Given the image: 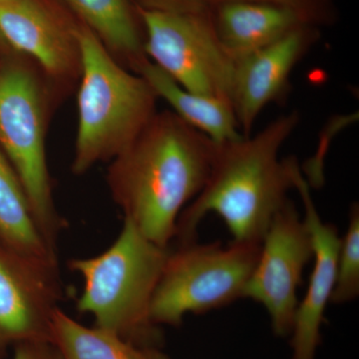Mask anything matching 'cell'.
Here are the masks:
<instances>
[{"label": "cell", "instance_id": "obj_1", "mask_svg": "<svg viewBox=\"0 0 359 359\" xmlns=\"http://www.w3.org/2000/svg\"><path fill=\"white\" fill-rule=\"evenodd\" d=\"M217 146L174 112L156 113L108 170V186L124 219L148 240L170 247L180 215L204 188Z\"/></svg>", "mask_w": 359, "mask_h": 359}, {"label": "cell", "instance_id": "obj_2", "mask_svg": "<svg viewBox=\"0 0 359 359\" xmlns=\"http://www.w3.org/2000/svg\"><path fill=\"white\" fill-rule=\"evenodd\" d=\"M299 122V113H290L257 135L218 143L204 188L180 215L175 237L179 245L196 241L198 226L210 212L223 219L236 242L261 244L294 188L297 160H280V150Z\"/></svg>", "mask_w": 359, "mask_h": 359}, {"label": "cell", "instance_id": "obj_3", "mask_svg": "<svg viewBox=\"0 0 359 359\" xmlns=\"http://www.w3.org/2000/svg\"><path fill=\"white\" fill-rule=\"evenodd\" d=\"M170 247L142 235L129 219L109 249L88 259H73L70 269L83 280L78 311L95 327L141 346L160 347L163 334L151 318V306Z\"/></svg>", "mask_w": 359, "mask_h": 359}, {"label": "cell", "instance_id": "obj_4", "mask_svg": "<svg viewBox=\"0 0 359 359\" xmlns=\"http://www.w3.org/2000/svg\"><path fill=\"white\" fill-rule=\"evenodd\" d=\"M79 50L78 131L72 171L83 175L115 159L156 115V95L143 76L125 69L86 25L73 29Z\"/></svg>", "mask_w": 359, "mask_h": 359}, {"label": "cell", "instance_id": "obj_5", "mask_svg": "<svg viewBox=\"0 0 359 359\" xmlns=\"http://www.w3.org/2000/svg\"><path fill=\"white\" fill-rule=\"evenodd\" d=\"M261 244L196 241L170 250L151 306L157 325L179 327L187 313H204L244 297Z\"/></svg>", "mask_w": 359, "mask_h": 359}, {"label": "cell", "instance_id": "obj_6", "mask_svg": "<svg viewBox=\"0 0 359 359\" xmlns=\"http://www.w3.org/2000/svg\"><path fill=\"white\" fill-rule=\"evenodd\" d=\"M0 147L20 180L44 240L56 252L65 223L52 197L43 100L36 78L23 66L0 71Z\"/></svg>", "mask_w": 359, "mask_h": 359}, {"label": "cell", "instance_id": "obj_7", "mask_svg": "<svg viewBox=\"0 0 359 359\" xmlns=\"http://www.w3.org/2000/svg\"><path fill=\"white\" fill-rule=\"evenodd\" d=\"M140 15L147 33L144 52L154 65L189 91L231 101L236 59L204 11L141 8Z\"/></svg>", "mask_w": 359, "mask_h": 359}, {"label": "cell", "instance_id": "obj_8", "mask_svg": "<svg viewBox=\"0 0 359 359\" xmlns=\"http://www.w3.org/2000/svg\"><path fill=\"white\" fill-rule=\"evenodd\" d=\"M313 257L308 226L294 203L287 200L271 219L259 248V257L244 297L268 311L278 337L292 334L302 273Z\"/></svg>", "mask_w": 359, "mask_h": 359}, {"label": "cell", "instance_id": "obj_9", "mask_svg": "<svg viewBox=\"0 0 359 359\" xmlns=\"http://www.w3.org/2000/svg\"><path fill=\"white\" fill-rule=\"evenodd\" d=\"M62 297L58 261L16 252L0 242V359L23 341H52Z\"/></svg>", "mask_w": 359, "mask_h": 359}, {"label": "cell", "instance_id": "obj_10", "mask_svg": "<svg viewBox=\"0 0 359 359\" xmlns=\"http://www.w3.org/2000/svg\"><path fill=\"white\" fill-rule=\"evenodd\" d=\"M294 188L304 204V219L313 244L314 264L308 290L299 302L292 330V359H314L320 344V327L325 309L332 299L337 278L339 231L332 224L323 223L309 192V185L295 165Z\"/></svg>", "mask_w": 359, "mask_h": 359}, {"label": "cell", "instance_id": "obj_11", "mask_svg": "<svg viewBox=\"0 0 359 359\" xmlns=\"http://www.w3.org/2000/svg\"><path fill=\"white\" fill-rule=\"evenodd\" d=\"M309 43L301 26L268 46L235 58L231 102L243 136H250L259 113L283 95Z\"/></svg>", "mask_w": 359, "mask_h": 359}, {"label": "cell", "instance_id": "obj_12", "mask_svg": "<svg viewBox=\"0 0 359 359\" xmlns=\"http://www.w3.org/2000/svg\"><path fill=\"white\" fill-rule=\"evenodd\" d=\"M0 36L15 50L36 59L52 76H67L80 63L73 30L66 32L39 0L0 4Z\"/></svg>", "mask_w": 359, "mask_h": 359}, {"label": "cell", "instance_id": "obj_13", "mask_svg": "<svg viewBox=\"0 0 359 359\" xmlns=\"http://www.w3.org/2000/svg\"><path fill=\"white\" fill-rule=\"evenodd\" d=\"M215 30L233 57L252 53L301 27L297 9L269 2L231 0L219 2Z\"/></svg>", "mask_w": 359, "mask_h": 359}, {"label": "cell", "instance_id": "obj_14", "mask_svg": "<svg viewBox=\"0 0 359 359\" xmlns=\"http://www.w3.org/2000/svg\"><path fill=\"white\" fill-rule=\"evenodd\" d=\"M138 70L156 95L162 97L172 106L175 114L212 141L224 143L242 138L235 111L228 99L189 91L147 60Z\"/></svg>", "mask_w": 359, "mask_h": 359}, {"label": "cell", "instance_id": "obj_15", "mask_svg": "<svg viewBox=\"0 0 359 359\" xmlns=\"http://www.w3.org/2000/svg\"><path fill=\"white\" fill-rule=\"evenodd\" d=\"M0 242L16 252L58 261L47 245L13 165L0 148Z\"/></svg>", "mask_w": 359, "mask_h": 359}, {"label": "cell", "instance_id": "obj_16", "mask_svg": "<svg viewBox=\"0 0 359 359\" xmlns=\"http://www.w3.org/2000/svg\"><path fill=\"white\" fill-rule=\"evenodd\" d=\"M52 342L63 359H170L159 347L137 346L102 328L85 327L59 308Z\"/></svg>", "mask_w": 359, "mask_h": 359}, {"label": "cell", "instance_id": "obj_17", "mask_svg": "<svg viewBox=\"0 0 359 359\" xmlns=\"http://www.w3.org/2000/svg\"><path fill=\"white\" fill-rule=\"evenodd\" d=\"M89 29L112 50L132 61L137 69L146 61L128 0H65Z\"/></svg>", "mask_w": 359, "mask_h": 359}, {"label": "cell", "instance_id": "obj_18", "mask_svg": "<svg viewBox=\"0 0 359 359\" xmlns=\"http://www.w3.org/2000/svg\"><path fill=\"white\" fill-rule=\"evenodd\" d=\"M359 294V208L351 207L348 228L340 238L337 256V278L330 302L344 304Z\"/></svg>", "mask_w": 359, "mask_h": 359}, {"label": "cell", "instance_id": "obj_19", "mask_svg": "<svg viewBox=\"0 0 359 359\" xmlns=\"http://www.w3.org/2000/svg\"><path fill=\"white\" fill-rule=\"evenodd\" d=\"M13 359H63L57 346L49 340L23 341L14 346Z\"/></svg>", "mask_w": 359, "mask_h": 359}, {"label": "cell", "instance_id": "obj_20", "mask_svg": "<svg viewBox=\"0 0 359 359\" xmlns=\"http://www.w3.org/2000/svg\"><path fill=\"white\" fill-rule=\"evenodd\" d=\"M208 0H144L146 8L177 13H199L204 11Z\"/></svg>", "mask_w": 359, "mask_h": 359}, {"label": "cell", "instance_id": "obj_21", "mask_svg": "<svg viewBox=\"0 0 359 359\" xmlns=\"http://www.w3.org/2000/svg\"><path fill=\"white\" fill-rule=\"evenodd\" d=\"M211 1H216L219 4V2L231 1V0H211ZM244 1L269 2V4H280V6H287L295 8L294 4L297 0H244Z\"/></svg>", "mask_w": 359, "mask_h": 359}, {"label": "cell", "instance_id": "obj_22", "mask_svg": "<svg viewBox=\"0 0 359 359\" xmlns=\"http://www.w3.org/2000/svg\"><path fill=\"white\" fill-rule=\"evenodd\" d=\"M14 1V0H0V4H7V2Z\"/></svg>", "mask_w": 359, "mask_h": 359}, {"label": "cell", "instance_id": "obj_23", "mask_svg": "<svg viewBox=\"0 0 359 359\" xmlns=\"http://www.w3.org/2000/svg\"><path fill=\"white\" fill-rule=\"evenodd\" d=\"M0 43H6V42H4V40L2 39L1 36H0Z\"/></svg>", "mask_w": 359, "mask_h": 359}]
</instances>
